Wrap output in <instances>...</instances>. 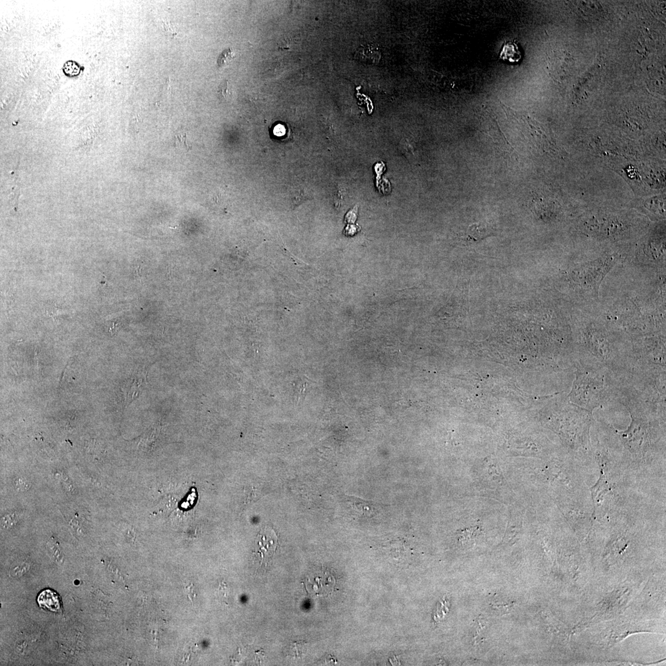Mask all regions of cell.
Returning a JSON list of instances; mask_svg holds the SVG:
<instances>
[{
    "instance_id": "6da1fadb",
    "label": "cell",
    "mask_w": 666,
    "mask_h": 666,
    "mask_svg": "<svg viewBox=\"0 0 666 666\" xmlns=\"http://www.w3.org/2000/svg\"><path fill=\"white\" fill-rule=\"evenodd\" d=\"M605 258L599 259L569 274L571 287L580 291H597L600 282L613 266L615 259Z\"/></svg>"
},
{
    "instance_id": "7a4b0ae2",
    "label": "cell",
    "mask_w": 666,
    "mask_h": 666,
    "mask_svg": "<svg viewBox=\"0 0 666 666\" xmlns=\"http://www.w3.org/2000/svg\"><path fill=\"white\" fill-rule=\"evenodd\" d=\"M276 532L271 527L266 526L260 531L255 542V554L261 564L267 565L272 559L278 547Z\"/></svg>"
},
{
    "instance_id": "3957f363",
    "label": "cell",
    "mask_w": 666,
    "mask_h": 666,
    "mask_svg": "<svg viewBox=\"0 0 666 666\" xmlns=\"http://www.w3.org/2000/svg\"><path fill=\"white\" fill-rule=\"evenodd\" d=\"M147 384V374L145 370L135 373L122 382L120 389L125 407L137 398Z\"/></svg>"
},
{
    "instance_id": "277c9868",
    "label": "cell",
    "mask_w": 666,
    "mask_h": 666,
    "mask_svg": "<svg viewBox=\"0 0 666 666\" xmlns=\"http://www.w3.org/2000/svg\"><path fill=\"white\" fill-rule=\"evenodd\" d=\"M37 602L41 608L55 613L60 612L63 608L60 596L50 589L42 591L38 596Z\"/></svg>"
},
{
    "instance_id": "5b68a950",
    "label": "cell",
    "mask_w": 666,
    "mask_h": 666,
    "mask_svg": "<svg viewBox=\"0 0 666 666\" xmlns=\"http://www.w3.org/2000/svg\"><path fill=\"white\" fill-rule=\"evenodd\" d=\"M499 57L501 60L511 64L518 63L523 58L520 45L515 40L504 43Z\"/></svg>"
},
{
    "instance_id": "8992f818",
    "label": "cell",
    "mask_w": 666,
    "mask_h": 666,
    "mask_svg": "<svg viewBox=\"0 0 666 666\" xmlns=\"http://www.w3.org/2000/svg\"><path fill=\"white\" fill-rule=\"evenodd\" d=\"M48 548L50 554L52 555L53 559L56 561H61L63 560V555L61 554L60 547L58 542L54 539H51L48 542Z\"/></svg>"
},
{
    "instance_id": "52a82bcc",
    "label": "cell",
    "mask_w": 666,
    "mask_h": 666,
    "mask_svg": "<svg viewBox=\"0 0 666 666\" xmlns=\"http://www.w3.org/2000/svg\"><path fill=\"white\" fill-rule=\"evenodd\" d=\"M235 53L232 48H228L223 51L218 58L217 63L219 66L227 65L235 58Z\"/></svg>"
},
{
    "instance_id": "ba28073f",
    "label": "cell",
    "mask_w": 666,
    "mask_h": 666,
    "mask_svg": "<svg viewBox=\"0 0 666 666\" xmlns=\"http://www.w3.org/2000/svg\"><path fill=\"white\" fill-rule=\"evenodd\" d=\"M62 311V307L56 303H51L46 307V312L49 317H53L55 320L58 319Z\"/></svg>"
},
{
    "instance_id": "9c48e42d",
    "label": "cell",
    "mask_w": 666,
    "mask_h": 666,
    "mask_svg": "<svg viewBox=\"0 0 666 666\" xmlns=\"http://www.w3.org/2000/svg\"><path fill=\"white\" fill-rule=\"evenodd\" d=\"M176 146L177 148L185 149L187 151L191 150V145L188 143L186 135H179L176 138Z\"/></svg>"
},
{
    "instance_id": "30bf717a",
    "label": "cell",
    "mask_w": 666,
    "mask_h": 666,
    "mask_svg": "<svg viewBox=\"0 0 666 666\" xmlns=\"http://www.w3.org/2000/svg\"><path fill=\"white\" fill-rule=\"evenodd\" d=\"M218 93V94L220 95V96L224 97L225 99L231 96V95H232V92H231V87L230 85H229L228 81H226L224 84L222 85V86L220 87Z\"/></svg>"
}]
</instances>
